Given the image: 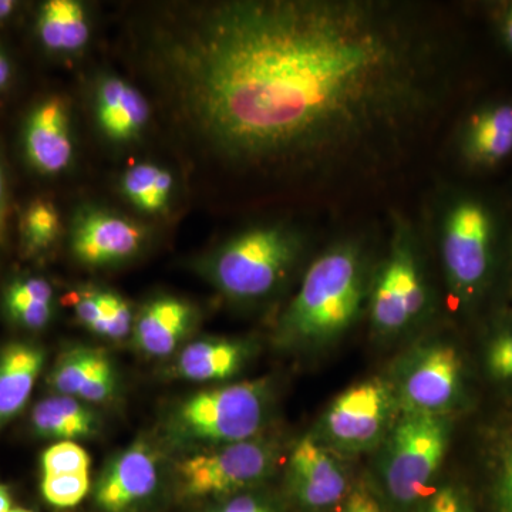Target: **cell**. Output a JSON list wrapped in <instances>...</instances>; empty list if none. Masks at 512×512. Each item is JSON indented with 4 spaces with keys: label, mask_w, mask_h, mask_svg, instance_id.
<instances>
[{
    "label": "cell",
    "mask_w": 512,
    "mask_h": 512,
    "mask_svg": "<svg viewBox=\"0 0 512 512\" xmlns=\"http://www.w3.org/2000/svg\"><path fill=\"white\" fill-rule=\"evenodd\" d=\"M178 97L231 165L318 184L379 173L456 92V42L426 6L231 0L165 47Z\"/></svg>",
    "instance_id": "obj_1"
},
{
    "label": "cell",
    "mask_w": 512,
    "mask_h": 512,
    "mask_svg": "<svg viewBox=\"0 0 512 512\" xmlns=\"http://www.w3.org/2000/svg\"><path fill=\"white\" fill-rule=\"evenodd\" d=\"M424 224L454 309L477 311L498 286L510 289L512 221L497 198L466 185L441 184Z\"/></svg>",
    "instance_id": "obj_2"
},
{
    "label": "cell",
    "mask_w": 512,
    "mask_h": 512,
    "mask_svg": "<svg viewBox=\"0 0 512 512\" xmlns=\"http://www.w3.org/2000/svg\"><path fill=\"white\" fill-rule=\"evenodd\" d=\"M373 266L360 235L329 244L312 259L282 312L276 342L286 349H319L342 338L366 311Z\"/></svg>",
    "instance_id": "obj_3"
},
{
    "label": "cell",
    "mask_w": 512,
    "mask_h": 512,
    "mask_svg": "<svg viewBox=\"0 0 512 512\" xmlns=\"http://www.w3.org/2000/svg\"><path fill=\"white\" fill-rule=\"evenodd\" d=\"M308 247L303 229L289 222H269L228 239L202 261L201 271L232 301H262L288 282Z\"/></svg>",
    "instance_id": "obj_4"
},
{
    "label": "cell",
    "mask_w": 512,
    "mask_h": 512,
    "mask_svg": "<svg viewBox=\"0 0 512 512\" xmlns=\"http://www.w3.org/2000/svg\"><path fill=\"white\" fill-rule=\"evenodd\" d=\"M386 252L370 278L366 313L376 335L390 338L421 325L433 312L423 231L403 212L390 215Z\"/></svg>",
    "instance_id": "obj_5"
},
{
    "label": "cell",
    "mask_w": 512,
    "mask_h": 512,
    "mask_svg": "<svg viewBox=\"0 0 512 512\" xmlns=\"http://www.w3.org/2000/svg\"><path fill=\"white\" fill-rule=\"evenodd\" d=\"M266 380L214 387L188 397L170 419L174 440L187 446H228L258 437L268 419Z\"/></svg>",
    "instance_id": "obj_6"
},
{
    "label": "cell",
    "mask_w": 512,
    "mask_h": 512,
    "mask_svg": "<svg viewBox=\"0 0 512 512\" xmlns=\"http://www.w3.org/2000/svg\"><path fill=\"white\" fill-rule=\"evenodd\" d=\"M450 437L447 414L403 412L380 461V480L390 503L403 510L419 503L439 473Z\"/></svg>",
    "instance_id": "obj_7"
},
{
    "label": "cell",
    "mask_w": 512,
    "mask_h": 512,
    "mask_svg": "<svg viewBox=\"0 0 512 512\" xmlns=\"http://www.w3.org/2000/svg\"><path fill=\"white\" fill-rule=\"evenodd\" d=\"M397 407L392 384L380 379L353 384L320 417L315 439L339 453H365L387 439Z\"/></svg>",
    "instance_id": "obj_8"
},
{
    "label": "cell",
    "mask_w": 512,
    "mask_h": 512,
    "mask_svg": "<svg viewBox=\"0 0 512 512\" xmlns=\"http://www.w3.org/2000/svg\"><path fill=\"white\" fill-rule=\"evenodd\" d=\"M278 463L274 441L254 437L181 461V487L188 497H222L254 487L272 476Z\"/></svg>",
    "instance_id": "obj_9"
},
{
    "label": "cell",
    "mask_w": 512,
    "mask_h": 512,
    "mask_svg": "<svg viewBox=\"0 0 512 512\" xmlns=\"http://www.w3.org/2000/svg\"><path fill=\"white\" fill-rule=\"evenodd\" d=\"M464 365L456 346L424 343L403 360L393 386L403 412L447 414L463 393Z\"/></svg>",
    "instance_id": "obj_10"
},
{
    "label": "cell",
    "mask_w": 512,
    "mask_h": 512,
    "mask_svg": "<svg viewBox=\"0 0 512 512\" xmlns=\"http://www.w3.org/2000/svg\"><path fill=\"white\" fill-rule=\"evenodd\" d=\"M453 154L468 174H490L512 157V96L474 104L458 121Z\"/></svg>",
    "instance_id": "obj_11"
},
{
    "label": "cell",
    "mask_w": 512,
    "mask_h": 512,
    "mask_svg": "<svg viewBox=\"0 0 512 512\" xmlns=\"http://www.w3.org/2000/svg\"><path fill=\"white\" fill-rule=\"evenodd\" d=\"M288 488L303 512H335L350 493L345 470L312 436L303 437L292 450Z\"/></svg>",
    "instance_id": "obj_12"
},
{
    "label": "cell",
    "mask_w": 512,
    "mask_h": 512,
    "mask_svg": "<svg viewBox=\"0 0 512 512\" xmlns=\"http://www.w3.org/2000/svg\"><path fill=\"white\" fill-rule=\"evenodd\" d=\"M144 231L140 225L113 212H83L72 232L73 254L84 265L120 264L140 251Z\"/></svg>",
    "instance_id": "obj_13"
},
{
    "label": "cell",
    "mask_w": 512,
    "mask_h": 512,
    "mask_svg": "<svg viewBox=\"0 0 512 512\" xmlns=\"http://www.w3.org/2000/svg\"><path fill=\"white\" fill-rule=\"evenodd\" d=\"M158 476L156 454L144 441H137L114 457L103 471L94 490V500L107 512L130 510L154 494Z\"/></svg>",
    "instance_id": "obj_14"
},
{
    "label": "cell",
    "mask_w": 512,
    "mask_h": 512,
    "mask_svg": "<svg viewBox=\"0 0 512 512\" xmlns=\"http://www.w3.org/2000/svg\"><path fill=\"white\" fill-rule=\"evenodd\" d=\"M30 163L43 174H57L72 161L69 114L60 99L43 101L30 114L25 130Z\"/></svg>",
    "instance_id": "obj_15"
},
{
    "label": "cell",
    "mask_w": 512,
    "mask_h": 512,
    "mask_svg": "<svg viewBox=\"0 0 512 512\" xmlns=\"http://www.w3.org/2000/svg\"><path fill=\"white\" fill-rule=\"evenodd\" d=\"M195 322V311L177 298H158L148 303L134 325L137 348L146 355H171L187 338Z\"/></svg>",
    "instance_id": "obj_16"
},
{
    "label": "cell",
    "mask_w": 512,
    "mask_h": 512,
    "mask_svg": "<svg viewBox=\"0 0 512 512\" xmlns=\"http://www.w3.org/2000/svg\"><path fill=\"white\" fill-rule=\"evenodd\" d=\"M96 113L103 133L119 143L140 136L150 119L143 94L117 77H106L97 86Z\"/></svg>",
    "instance_id": "obj_17"
},
{
    "label": "cell",
    "mask_w": 512,
    "mask_h": 512,
    "mask_svg": "<svg viewBox=\"0 0 512 512\" xmlns=\"http://www.w3.org/2000/svg\"><path fill=\"white\" fill-rule=\"evenodd\" d=\"M45 365V352L33 343H10L0 350V431L28 403Z\"/></svg>",
    "instance_id": "obj_18"
},
{
    "label": "cell",
    "mask_w": 512,
    "mask_h": 512,
    "mask_svg": "<svg viewBox=\"0 0 512 512\" xmlns=\"http://www.w3.org/2000/svg\"><path fill=\"white\" fill-rule=\"evenodd\" d=\"M251 348L241 340L204 339L185 346L174 372L192 382H222L247 365Z\"/></svg>",
    "instance_id": "obj_19"
},
{
    "label": "cell",
    "mask_w": 512,
    "mask_h": 512,
    "mask_svg": "<svg viewBox=\"0 0 512 512\" xmlns=\"http://www.w3.org/2000/svg\"><path fill=\"white\" fill-rule=\"evenodd\" d=\"M32 429L45 439H87L99 429V419L82 400L59 394L36 404L32 412Z\"/></svg>",
    "instance_id": "obj_20"
},
{
    "label": "cell",
    "mask_w": 512,
    "mask_h": 512,
    "mask_svg": "<svg viewBox=\"0 0 512 512\" xmlns=\"http://www.w3.org/2000/svg\"><path fill=\"white\" fill-rule=\"evenodd\" d=\"M40 39L53 52H77L89 40L90 28L83 6L74 0H50L37 20Z\"/></svg>",
    "instance_id": "obj_21"
},
{
    "label": "cell",
    "mask_w": 512,
    "mask_h": 512,
    "mask_svg": "<svg viewBox=\"0 0 512 512\" xmlns=\"http://www.w3.org/2000/svg\"><path fill=\"white\" fill-rule=\"evenodd\" d=\"M5 306L10 319L23 328H45L53 315L52 286L42 278L18 279L6 291Z\"/></svg>",
    "instance_id": "obj_22"
},
{
    "label": "cell",
    "mask_w": 512,
    "mask_h": 512,
    "mask_svg": "<svg viewBox=\"0 0 512 512\" xmlns=\"http://www.w3.org/2000/svg\"><path fill=\"white\" fill-rule=\"evenodd\" d=\"M111 365L110 357L103 350L79 346L60 355L47 382L57 394L77 397L87 383Z\"/></svg>",
    "instance_id": "obj_23"
},
{
    "label": "cell",
    "mask_w": 512,
    "mask_h": 512,
    "mask_svg": "<svg viewBox=\"0 0 512 512\" xmlns=\"http://www.w3.org/2000/svg\"><path fill=\"white\" fill-rule=\"evenodd\" d=\"M173 187V175L153 164L134 165L123 178L127 200L148 214H156L167 207Z\"/></svg>",
    "instance_id": "obj_24"
},
{
    "label": "cell",
    "mask_w": 512,
    "mask_h": 512,
    "mask_svg": "<svg viewBox=\"0 0 512 512\" xmlns=\"http://www.w3.org/2000/svg\"><path fill=\"white\" fill-rule=\"evenodd\" d=\"M485 346V369L497 382H512V312H500Z\"/></svg>",
    "instance_id": "obj_25"
},
{
    "label": "cell",
    "mask_w": 512,
    "mask_h": 512,
    "mask_svg": "<svg viewBox=\"0 0 512 512\" xmlns=\"http://www.w3.org/2000/svg\"><path fill=\"white\" fill-rule=\"evenodd\" d=\"M22 231L30 252L50 247L60 231L59 214L55 207L46 201L33 202L23 217Z\"/></svg>",
    "instance_id": "obj_26"
},
{
    "label": "cell",
    "mask_w": 512,
    "mask_h": 512,
    "mask_svg": "<svg viewBox=\"0 0 512 512\" xmlns=\"http://www.w3.org/2000/svg\"><path fill=\"white\" fill-rule=\"evenodd\" d=\"M89 490V473L43 476L42 494L53 507L72 508L82 503Z\"/></svg>",
    "instance_id": "obj_27"
},
{
    "label": "cell",
    "mask_w": 512,
    "mask_h": 512,
    "mask_svg": "<svg viewBox=\"0 0 512 512\" xmlns=\"http://www.w3.org/2000/svg\"><path fill=\"white\" fill-rule=\"evenodd\" d=\"M491 512H512V436L497 447L490 488Z\"/></svg>",
    "instance_id": "obj_28"
},
{
    "label": "cell",
    "mask_w": 512,
    "mask_h": 512,
    "mask_svg": "<svg viewBox=\"0 0 512 512\" xmlns=\"http://www.w3.org/2000/svg\"><path fill=\"white\" fill-rule=\"evenodd\" d=\"M90 464L87 451L73 441H60L42 456L43 476L89 473Z\"/></svg>",
    "instance_id": "obj_29"
},
{
    "label": "cell",
    "mask_w": 512,
    "mask_h": 512,
    "mask_svg": "<svg viewBox=\"0 0 512 512\" xmlns=\"http://www.w3.org/2000/svg\"><path fill=\"white\" fill-rule=\"evenodd\" d=\"M131 325H133V312L130 305L114 293L109 312L90 330L103 338L117 340L126 338Z\"/></svg>",
    "instance_id": "obj_30"
},
{
    "label": "cell",
    "mask_w": 512,
    "mask_h": 512,
    "mask_svg": "<svg viewBox=\"0 0 512 512\" xmlns=\"http://www.w3.org/2000/svg\"><path fill=\"white\" fill-rule=\"evenodd\" d=\"M113 298V292L87 291L77 296L74 301V311L80 323L86 328L92 329L97 322L106 316Z\"/></svg>",
    "instance_id": "obj_31"
},
{
    "label": "cell",
    "mask_w": 512,
    "mask_h": 512,
    "mask_svg": "<svg viewBox=\"0 0 512 512\" xmlns=\"http://www.w3.org/2000/svg\"><path fill=\"white\" fill-rule=\"evenodd\" d=\"M423 512H474L466 491L456 485H446L427 498Z\"/></svg>",
    "instance_id": "obj_32"
},
{
    "label": "cell",
    "mask_w": 512,
    "mask_h": 512,
    "mask_svg": "<svg viewBox=\"0 0 512 512\" xmlns=\"http://www.w3.org/2000/svg\"><path fill=\"white\" fill-rule=\"evenodd\" d=\"M490 18L498 42L512 56V0L493 3Z\"/></svg>",
    "instance_id": "obj_33"
},
{
    "label": "cell",
    "mask_w": 512,
    "mask_h": 512,
    "mask_svg": "<svg viewBox=\"0 0 512 512\" xmlns=\"http://www.w3.org/2000/svg\"><path fill=\"white\" fill-rule=\"evenodd\" d=\"M207 512H278L274 505L258 495L241 494Z\"/></svg>",
    "instance_id": "obj_34"
},
{
    "label": "cell",
    "mask_w": 512,
    "mask_h": 512,
    "mask_svg": "<svg viewBox=\"0 0 512 512\" xmlns=\"http://www.w3.org/2000/svg\"><path fill=\"white\" fill-rule=\"evenodd\" d=\"M335 512H387L376 497L367 491H350L346 500Z\"/></svg>",
    "instance_id": "obj_35"
},
{
    "label": "cell",
    "mask_w": 512,
    "mask_h": 512,
    "mask_svg": "<svg viewBox=\"0 0 512 512\" xmlns=\"http://www.w3.org/2000/svg\"><path fill=\"white\" fill-rule=\"evenodd\" d=\"M5 215V190H3L2 171H0V241H2L3 235H5Z\"/></svg>",
    "instance_id": "obj_36"
},
{
    "label": "cell",
    "mask_w": 512,
    "mask_h": 512,
    "mask_svg": "<svg viewBox=\"0 0 512 512\" xmlns=\"http://www.w3.org/2000/svg\"><path fill=\"white\" fill-rule=\"evenodd\" d=\"M12 511V498H10L9 488L0 484V512Z\"/></svg>",
    "instance_id": "obj_37"
},
{
    "label": "cell",
    "mask_w": 512,
    "mask_h": 512,
    "mask_svg": "<svg viewBox=\"0 0 512 512\" xmlns=\"http://www.w3.org/2000/svg\"><path fill=\"white\" fill-rule=\"evenodd\" d=\"M10 66L6 57L0 52V89L6 86L9 82Z\"/></svg>",
    "instance_id": "obj_38"
},
{
    "label": "cell",
    "mask_w": 512,
    "mask_h": 512,
    "mask_svg": "<svg viewBox=\"0 0 512 512\" xmlns=\"http://www.w3.org/2000/svg\"><path fill=\"white\" fill-rule=\"evenodd\" d=\"M13 9H15V2L0 0V20L8 18Z\"/></svg>",
    "instance_id": "obj_39"
},
{
    "label": "cell",
    "mask_w": 512,
    "mask_h": 512,
    "mask_svg": "<svg viewBox=\"0 0 512 512\" xmlns=\"http://www.w3.org/2000/svg\"><path fill=\"white\" fill-rule=\"evenodd\" d=\"M508 292L512 295V245H511V272H510V289H508Z\"/></svg>",
    "instance_id": "obj_40"
},
{
    "label": "cell",
    "mask_w": 512,
    "mask_h": 512,
    "mask_svg": "<svg viewBox=\"0 0 512 512\" xmlns=\"http://www.w3.org/2000/svg\"><path fill=\"white\" fill-rule=\"evenodd\" d=\"M10 512H33V511L25 510V508H15V510H12Z\"/></svg>",
    "instance_id": "obj_41"
}]
</instances>
